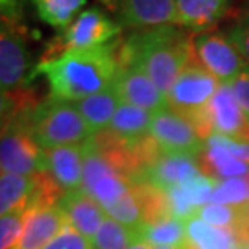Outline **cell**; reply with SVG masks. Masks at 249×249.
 I'll return each instance as SVG.
<instances>
[{
  "label": "cell",
  "mask_w": 249,
  "mask_h": 249,
  "mask_svg": "<svg viewBox=\"0 0 249 249\" xmlns=\"http://www.w3.org/2000/svg\"><path fill=\"white\" fill-rule=\"evenodd\" d=\"M118 45L95 47L89 50H72L49 61H40L36 76H45L50 98L63 102H81L113 86L121 70Z\"/></svg>",
  "instance_id": "obj_1"
},
{
  "label": "cell",
  "mask_w": 249,
  "mask_h": 249,
  "mask_svg": "<svg viewBox=\"0 0 249 249\" xmlns=\"http://www.w3.org/2000/svg\"><path fill=\"white\" fill-rule=\"evenodd\" d=\"M118 55L121 68H139L166 95L195 60L192 37L174 26L135 31L118 45Z\"/></svg>",
  "instance_id": "obj_2"
},
{
  "label": "cell",
  "mask_w": 249,
  "mask_h": 249,
  "mask_svg": "<svg viewBox=\"0 0 249 249\" xmlns=\"http://www.w3.org/2000/svg\"><path fill=\"white\" fill-rule=\"evenodd\" d=\"M28 124L42 150L82 145L93 137L76 105L50 97L29 111Z\"/></svg>",
  "instance_id": "obj_3"
},
{
  "label": "cell",
  "mask_w": 249,
  "mask_h": 249,
  "mask_svg": "<svg viewBox=\"0 0 249 249\" xmlns=\"http://www.w3.org/2000/svg\"><path fill=\"white\" fill-rule=\"evenodd\" d=\"M219 86L220 82L209 71H206L195 56V60L180 72L167 93L169 108L190 121L204 142L214 134L206 114V107Z\"/></svg>",
  "instance_id": "obj_4"
},
{
  "label": "cell",
  "mask_w": 249,
  "mask_h": 249,
  "mask_svg": "<svg viewBox=\"0 0 249 249\" xmlns=\"http://www.w3.org/2000/svg\"><path fill=\"white\" fill-rule=\"evenodd\" d=\"M18 111L0 125V174L37 176L45 172V150L29 130L28 113Z\"/></svg>",
  "instance_id": "obj_5"
},
{
  "label": "cell",
  "mask_w": 249,
  "mask_h": 249,
  "mask_svg": "<svg viewBox=\"0 0 249 249\" xmlns=\"http://www.w3.org/2000/svg\"><path fill=\"white\" fill-rule=\"evenodd\" d=\"M119 23L107 17L102 10L90 8L79 13L72 23L61 31V34L49 45L42 61H49L58 58L66 52L72 50H89L95 47L111 44V40L121 33Z\"/></svg>",
  "instance_id": "obj_6"
},
{
  "label": "cell",
  "mask_w": 249,
  "mask_h": 249,
  "mask_svg": "<svg viewBox=\"0 0 249 249\" xmlns=\"http://www.w3.org/2000/svg\"><path fill=\"white\" fill-rule=\"evenodd\" d=\"M28 39L17 21L0 18V89L21 90L34 79Z\"/></svg>",
  "instance_id": "obj_7"
},
{
  "label": "cell",
  "mask_w": 249,
  "mask_h": 249,
  "mask_svg": "<svg viewBox=\"0 0 249 249\" xmlns=\"http://www.w3.org/2000/svg\"><path fill=\"white\" fill-rule=\"evenodd\" d=\"M196 60L220 84L231 86L248 66L227 34L209 33L192 39Z\"/></svg>",
  "instance_id": "obj_8"
},
{
  "label": "cell",
  "mask_w": 249,
  "mask_h": 249,
  "mask_svg": "<svg viewBox=\"0 0 249 249\" xmlns=\"http://www.w3.org/2000/svg\"><path fill=\"white\" fill-rule=\"evenodd\" d=\"M150 137L164 155L198 156L206 150L204 140L198 135L192 123L171 108L153 113Z\"/></svg>",
  "instance_id": "obj_9"
},
{
  "label": "cell",
  "mask_w": 249,
  "mask_h": 249,
  "mask_svg": "<svg viewBox=\"0 0 249 249\" xmlns=\"http://www.w3.org/2000/svg\"><path fill=\"white\" fill-rule=\"evenodd\" d=\"M113 90L121 103L158 113L169 108L167 95L162 93L156 84L135 66H123L113 82Z\"/></svg>",
  "instance_id": "obj_10"
},
{
  "label": "cell",
  "mask_w": 249,
  "mask_h": 249,
  "mask_svg": "<svg viewBox=\"0 0 249 249\" xmlns=\"http://www.w3.org/2000/svg\"><path fill=\"white\" fill-rule=\"evenodd\" d=\"M114 13L123 28L135 31L177 24L176 0H119Z\"/></svg>",
  "instance_id": "obj_11"
},
{
  "label": "cell",
  "mask_w": 249,
  "mask_h": 249,
  "mask_svg": "<svg viewBox=\"0 0 249 249\" xmlns=\"http://www.w3.org/2000/svg\"><path fill=\"white\" fill-rule=\"evenodd\" d=\"M206 114L214 134L248 142L249 119L243 113L240 103L236 102L231 86L220 84L206 107Z\"/></svg>",
  "instance_id": "obj_12"
},
{
  "label": "cell",
  "mask_w": 249,
  "mask_h": 249,
  "mask_svg": "<svg viewBox=\"0 0 249 249\" xmlns=\"http://www.w3.org/2000/svg\"><path fill=\"white\" fill-rule=\"evenodd\" d=\"M68 225L60 204H31L17 249H42Z\"/></svg>",
  "instance_id": "obj_13"
},
{
  "label": "cell",
  "mask_w": 249,
  "mask_h": 249,
  "mask_svg": "<svg viewBox=\"0 0 249 249\" xmlns=\"http://www.w3.org/2000/svg\"><path fill=\"white\" fill-rule=\"evenodd\" d=\"M84 158L86 143L45 150V174H49L65 193L79 190L82 188Z\"/></svg>",
  "instance_id": "obj_14"
},
{
  "label": "cell",
  "mask_w": 249,
  "mask_h": 249,
  "mask_svg": "<svg viewBox=\"0 0 249 249\" xmlns=\"http://www.w3.org/2000/svg\"><path fill=\"white\" fill-rule=\"evenodd\" d=\"M58 204L65 213L68 224L89 240H93L98 229L108 217L98 201H95L82 188L65 193Z\"/></svg>",
  "instance_id": "obj_15"
},
{
  "label": "cell",
  "mask_w": 249,
  "mask_h": 249,
  "mask_svg": "<svg viewBox=\"0 0 249 249\" xmlns=\"http://www.w3.org/2000/svg\"><path fill=\"white\" fill-rule=\"evenodd\" d=\"M201 176L198 162L190 155H162L151 164L140 183H150L153 187L169 192L174 187L183 185L192 178Z\"/></svg>",
  "instance_id": "obj_16"
},
{
  "label": "cell",
  "mask_w": 249,
  "mask_h": 249,
  "mask_svg": "<svg viewBox=\"0 0 249 249\" xmlns=\"http://www.w3.org/2000/svg\"><path fill=\"white\" fill-rule=\"evenodd\" d=\"M177 24L192 31H206L229 12V0H176Z\"/></svg>",
  "instance_id": "obj_17"
},
{
  "label": "cell",
  "mask_w": 249,
  "mask_h": 249,
  "mask_svg": "<svg viewBox=\"0 0 249 249\" xmlns=\"http://www.w3.org/2000/svg\"><path fill=\"white\" fill-rule=\"evenodd\" d=\"M37 193V176L0 174V217L26 211Z\"/></svg>",
  "instance_id": "obj_18"
},
{
  "label": "cell",
  "mask_w": 249,
  "mask_h": 249,
  "mask_svg": "<svg viewBox=\"0 0 249 249\" xmlns=\"http://www.w3.org/2000/svg\"><path fill=\"white\" fill-rule=\"evenodd\" d=\"M76 108L79 113L82 114L84 121L87 123L89 129L92 130V134H100V132L107 130L111 121H113L116 111H118L121 100L116 95L113 87L100 93H95L92 97H87L76 102Z\"/></svg>",
  "instance_id": "obj_19"
},
{
  "label": "cell",
  "mask_w": 249,
  "mask_h": 249,
  "mask_svg": "<svg viewBox=\"0 0 249 249\" xmlns=\"http://www.w3.org/2000/svg\"><path fill=\"white\" fill-rule=\"evenodd\" d=\"M151 119L150 111L121 103L107 130L123 142H137L150 135Z\"/></svg>",
  "instance_id": "obj_20"
},
{
  "label": "cell",
  "mask_w": 249,
  "mask_h": 249,
  "mask_svg": "<svg viewBox=\"0 0 249 249\" xmlns=\"http://www.w3.org/2000/svg\"><path fill=\"white\" fill-rule=\"evenodd\" d=\"M139 240L153 248L158 246H188L187 222L169 217L153 224H143L137 229Z\"/></svg>",
  "instance_id": "obj_21"
},
{
  "label": "cell",
  "mask_w": 249,
  "mask_h": 249,
  "mask_svg": "<svg viewBox=\"0 0 249 249\" xmlns=\"http://www.w3.org/2000/svg\"><path fill=\"white\" fill-rule=\"evenodd\" d=\"M187 236L192 249H230L236 245V233L206 224L198 217L187 222Z\"/></svg>",
  "instance_id": "obj_22"
},
{
  "label": "cell",
  "mask_w": 249,
  "mask_h": 249,
  "mask_svg": "<svg viewBox=\"0 0 249 249\" xmlns=\"http://www.w3.org/2000/svg\"><path fill=\"white\" fill-rule=\"evenodd\" d=\"M203 169L209 172V177L219 176L224 178L249 177V164L236 160L229 151L220 146L206 145L203 156Z\"/></svg>",
  "instance_id": "obj_23"
},
{
  "label": "cell",
  "mask_w": 249,
  "mask_h": 249,
  "mask_svg": "<svg viewBox=\"0 0 249 249\" xmlns=\"http://www.w3.org/2000/svg\"><path fill=\"white\" fill-rule=\"evenodd\" d=\"M37 15L52 28L65 29L81 12L87 0H33Z\"/></svg>",
  "instance_id": "obj_24"
},
{
  "label": "cell",
  "mask_w": 249,
  "mask_h": 249,
  "mask_svg": "<svg viewBox=\"0 0 249 249\" xmlns=\"http://www.w3.org/2000/svg\"><path fill=\"white\" fill-rule=\"evenodd\" d=\"M135 241H139L137 229H130L111 217L105 219L92 240L95 249H127Z\"/></svg>",
  "instance_id": "obj_25"
},
{
  "label": "cell",
  "mask_w": 249,
  "mask_h": 249,
  "mask_svg": "<svg viewBox=\"0 0 249 249\" xmlns=\"http://www.w3.org/2000/svg\"><path fill=\"white\" fill-rule=\"evenodd\" d=\"M196 217L213 227L236 231L241 227L243 222H245V209L209 203L203 206V208H199Z\"/></svg>",
  "instance_id": "obj_26"
},
{
  "label": "cell",
  "mask_w": 249,
  "mask_h": 249,
  "mask_svg": "<svg viewBox=\"0 0 249 249\" xmlns=\"http://www.w3.org/2000/svg\"><path fill=\"white\" fill-rule=\"evenodd\" d=\"M211 203L233 208L249 206V177L225 178L224 182H219L211 196Z\"/></svg>",
  "instance_id": "obj_27"
},
{
  "label": "cell",
  "mask_w": 249,
  "mask_h": 249,
  "mask_svg": "<svg viewBox=\"0 0 249 249\" xmlns=\"http://www.w3.org/2000/svg\"><path fill=\"white\" fill-rule=\"evenodd\" d=\"M107 214L111 219L130 227V229H139L140 225H143L145 217H143V209H142L139 195H137L135 183L132 185L130 192L127 193L118 204H114L113 208H109L107 211Z\"/></svg>",
  "instance_id": "obj_28"
},
{
  "label": "cell",
  "mask_w": 249,
  "mask_h": 249,
  "mask_svg": "<svg viewBox=\"0 0 249 249\" xmlns=\"http://www.w3.org/2000/svg\"><path fill=\"white\" fill-rule=\"evenodd\" d=\"M217 185H219V182L214 177L201 174V176L192 178L190 182L183 183L182 188L185 195H187V198L190 199V203L199 211V208L211 203V196H213Z\"/></svg>",
  "instance_id": "obj_29"
},
{
  "label": "cell",
  "mask_w": 249,
  "mask_h": 249,
  "mask_svg": "<svg viewBox=\"0 0 249 249\" xmlns=\"http://www.w3.org/2000/svg\"><path fill=\"white\" fill-rule=\"evenodd\" d=\"M28 209L0 217V249H17L23 235Z\"/></svg>",
  "instance_id": "obj_30"
},
{
  "label": "cell",
  "mask_w": 249,
  "mask_h": 249,
  "mask_svg": "<svg viewBox=\"0 0 249 249\" xmlns=\"http://www.w3.org/2000/svg\"><path fill=\"white\" fill-rule=\"evenodd\" d=\"M39 103H36L33 97L24 93L23 90L7 92V90L0 89V125L18 111L33 109Z\"/></svg>",
  "instance_id": "obj_31"
},
{
  "label": "cell",
  "mask_w": 249,
  "mask_h": 249,
  "mask_svg": "<svg viewBox=\"0 0 249 249\" xmlns=\"http://www.w3.org/2000/svg\"><path fill=\"white\" fill-rule=\"evenodd\" d=\"M227 36L231 40V44L240 52L243 60L249 65V10L238 18L235 23L227 31Z\"/></svg>",
  "instance_id": "obj_32"
},
{
  "label": "cell",
  "mask_w": 249,
  "mask_h": 249,
  "mask_svg": "<svg viewBox=\"0 0 249 249\" xmlns=\"http://www.w3.org/2000/svg\"><path fill=\"white\" fill-rule=\"evenodd\" d=\"M42 249H95L92 240H89L81 235L77 230H74L71 225H68L60 235L55 236L49 245Z\"/></svg>",
  "instance_id": "obj_33"
},
{
  "label": "cell",
  "mask_w": 249,
  "mask_h": 249,
  "mask_svg": "<svg viewBox=\"0 0 249 249\" xmlns=\"http://www.w3.org/2000/svg\"><path fill=\"white\" fill-rule=\"evenodd\" d=\"M206 145L224 148L230 155L235 156L236 160L249 164V142L246 140H236V139H230V137H225L220 134H214L206 140Z\"/></svg>",
  "instance_id": "obj_34"
},
{
  "label": "cell",
  "mask_w": 249,
  "mask_h": 249,
  "mask_svg": "<svg viewBox=\"0 0 249 249\" xmlns=\"http://www.w3.org/2000/svg\"><path fill=\"white\" fill-rule=\"evenodd\" d=\"M231 90L235 93L236 102L240 103L243 113L249 119V65L245 68L240 76H238L231 84Z\"/></svg>",
  "instance_id": "obj_35"
},
{
  "label": "cell",
  "mask_w": 249,
  "mask_h": 249,
  "mask_svg": "<svg viewBox=\"0 0 249 249\" xmlns=\"http://www.w3.org/2000/svg\"><path fill=\"white\" fill-rule=\"evenodd\" d=\"M0 15L8 19L17 21L21 15V7L17 0H0Z\"/></svg>",
  "instance_id": "obj_36"
},
{
  "label": "cell",
  "mask_w": 249,
  "mask_h": 249,
  "mask_svg": "<svg viewBox=\"0 0 249 249\" xmlns=\"http://www.w3.org/2000/svg\"><path fill=\"white\" fill-rule=\"evenodd\" d=\"M127 249H153V246L148 245V243H145V241L139 240V241H135L134 245H130Z\"/></svg>",
  "instance_id": "obj_37"
},
{
  "label": "cell",
  "mask_w": 249,
  "mask_h": 249,
  "mask_svg": "<svg viewBox=\"0 0 249 249\" xmlns=\"http://www.w3.org/2000/svg\"><path fill=\"white\" fill-rule=\"evenodd\" d=\"M98 2H102L103 5H107V7L109 8V10H116V7H118V2L119 0H98Z\"/></svg>",
  "instance_id": "obj_38"
},
{
  "label": "cell",
  "mask_w": 249,
  "mask_h": 249,
  "mask_svg": "<svg viewBox=\"0 0 249 249\" xmlns=\"http://www.w3.org/2000/svg\"><path fill=\"white\" fill-rule=\"evenodd\" d=\"M153 249H192V248H190V243H188V246H158Z\"/></svg>",
  "instance_id": "obj_39"
},
{
  "label": "cell",
  "mask_w": 249,
  "mask_h": 249,
  "mask_svg": "<svg viewBox=\"0 0 249 249\" xmlns=\"http://www.w3.org/2000/svg\"><path fill=\"white\" fill-rule=\"evenodd\" d=\"M245 209V215H246V219H249V206H246V208H243Z\"/></svg>",
  "instance_id": "obj_40"
},
{
  "label": "cell",
  "mask_w": 249,
  "mask_h": 249,
  "mask_svg": "<svg viewBox=\"0 0 249 249\" xmlns=\"http://www.w3.org/2000/svg\"><path fill=\"white\" fill-rule=\"evenodd\" d=\"M230 249H245V248H243L241 245H235V246H233V248H230Z\"/></svg>",
  "instance_id": "obj_41"
},
{
  "label": "cell",
  "mask_w": 249,
  "mask_h": 249,
  "mask_svg": "<svg viewBox=\"0 0 249 249\" xmlns=\"http://www.w3.org/2000/svg\"><path fill=\"white\" fill-rule=\"evenodd\" d=\"M17 2H18V5H19V7H23V3L26 2V0H17Z\"/></svg>",
  "instance_id": "obj_42"
},
{
  "label": "cell",
  "mask_w": 249,
  "mask_h": 249,
  "mask_svg": "<svg viewBox=\"0 0 249 249\" xmlns=\"http://www.w3.org/2000/svg\"><path fill=\"white\" fill-rule=\"evenodd\" d=\"M248 142H249V137H248Z\"/></svg>",
  "instance_id": "obj_43"
}]
</instances>
